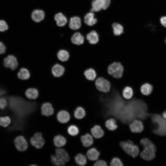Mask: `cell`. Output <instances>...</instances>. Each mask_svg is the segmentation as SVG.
<instances>
[{
    "mask_svg": "<svg viewBox=\"0 0 166 166\" xmlns=\"http://www.w3.org/2000/svg\"><path fill=\"white\" fill-rule=\"evenodd\" d=\"M3 63L5 67L13 70L17 69L19 65L17 58L13 54L9 55L5 58Z\"/></svg>",
    "mask_w": 166,
    "mask_h": 166,
    "instance_id": "9c48e42d",
    "label": "cell"
},
{
    "mask_svg": "<svg viewBox=\"0 0 166 166\" xmlns=\"http://www.w3.org/2000/svg\"><path fill=\"white\" fill-rule=\"evenodd\" d=\"M107 165L106 162L103 160H98L93 164L94 166H106Z\"/></svg>",
    "mask_w": 166,
    "mask_h": 166,
    "instance_id": "60d3db41",
    "label": "cell"
},
{
    "mask_svg": "<svg viewBox=\"0 0 166 166\" xmlns=\"http://www.w3.org/2000/svg\"><path fill=\"white\" fill-rule=\"evenodd\" d=\"M160 21L161 25L166 28V16L161 17Z\"/></svg>",
    "mask_w": 166,
    "mask_h": 166,
    "instance_id": "ee69618b",
    "label": "cell"
},
{
    "mask_svg": "<svg viewBox=\"0 0 166 166\" xmlns=\"http://www.w3.org/2000/svg\"><path fill=\"white\" fill-rule=\"evenodd\" d=\"M7 105L6 100L3 97L0 98V109H4Z\"/></svg>",
    "mask_w": 166,
    "mask_h": 166,
    "instance_id": "ab89813d",
    "label": "cell"
},
{
    "mask_svg": "<svg viewBox=\"0 0 166 166\" xmlns=\"http://www.w3.org/2000/svg\"><path fill=\"white\" fill-rule=\"evenodd\" d=\"M129 128L132 132L138 133L142 132L144 129V125L142 121L136 119L133 120L130 124Z\"/></svg>",
    "mask_w": 166,
    "mask_h": 166,
    "instance_id": "30bf717a",
    "label": "cell"
},
{
    "mask_svg": "<svg viewBox=\"0 0 166 166\" xmlns=\"http://www.w3.org/2000/svg\"><path fill=\"white\" fill-rule=\"evenodd\" d=\"M17 75L19 79L25 80H28L30 78V73L27 69L25 67H22L20 69L17 73Z\"/></svg>",
    "mask_w": 166,
    "mask_h": 166,
    "instance_id": "603a6c76",
    "label": "cell"
},
{
    "mask_svg": "<svg viewBox=\"0 0 166 166\" xmlns=\"http://www.w3.org/2000/svg\"><path fill=\"white\" fill-rule=\"evenodd\" d=\"M8 28V25L5 21L0 20V32H4L7 30Z\"/></svg>",
    "mask_w": 166,
    "mask_h": 166,
    "instance_id": "f35d334b",
    "label": "cell"
},
{
    "mask_svg": "<svg viewBox=\"0 0 166 166\" xmlns=\"http://www.w3.org/2000/svg\"><path fill=\"white\" fill-rule=\"evenodd\" d=\"M67 131L68 134L73 136H76L80 132V130L78 127L74 124L69 125L67 128Z\"/></svg>",
    "mask_w": 166,
    "mask_h": 166,
    "instance_id": "836d02e7",
    "label": "cell"
},
{
    "mask_svg": "<svg viewBox=\"0 0 166 166\" xmlns=\"http://www.w3.org/2000/svg\"><path fill=\"white\" fill-rule=\"evenodd\" d=\"M5 93V91L2 88H0V95L4 94Z\"/></svg>",
    "mask_w": 166,
    "mask_h": 166,
    "instance_id": "f6af8a7d",
    "label": "cell"
},
{
    "mask_svg": "<svg viewBox=\"0 0 166 166\" xmlns=\"http://www.w3.org/2000/svg\"><path fill=\"white\" fill-rule=\"evenodd\" d=\"M84 21L85 23L89 26H93L97 22V19L95 17L93 12H91L87 13L85 16Z\"/></svg>",
    "mask_w": 166,
    "mask_h": 166,
    "instance_id": "7402d4cb",
    "label": "cell"
},
{
    "mask_svg": "<svg viewBox=\"0 0 166 166\" xmlns=\"http://www.w3.org/2000/svg\"><path fill=\"white\" fill-rule=\"evenodd\" d=\"M25 94L27 98L30 100H35L38 97L39 91L38 89L34 87H30L26 91Z\"/></svg>",
    "mask_w": 166,
    "mask_h": 166,
    "instance_id": "ac0fdd59",
    "label": "cell"
},
{
    "mask_svg": "<svg viewBox=\"0 0 166 166\" xmlns=\"http://www.w3.org/2000/svg\"><path fill=\"white\" fill-rule=\"evenodd\" d=\"M69 52L65 49L59 50L57 53L58 59L62 62L67 61L69 58Z\"/></svg>",
    "mask_w": 166,
    "mask_h": 166,
    "instance_id": "f1b7e54d",
    "label": "cell"
},
{
    "mask_svg": "<svg viewBox=\"0 0 166 166\" xmlns=\"http://www.w3.org/2000/svg\"><path fill=\"white\" fill-rule=\"evenodd\" d=\"M65 70L64 67L59 63L55 64L51 68V72L53 75L57 77L62 76L64 74Z\"/></svg>",
    "mask_w": 166,
    "mask_h": 166,
    "instance_id": "4fadbf2b",
    "label": "cell"
},
{
    "mask_svg": "<svg viewBox=\"0 0 166 166\" xmlns=\"http://www.w3.org/2000/svg\"><path fill=\"white\" fill-rule=\"evenodd\" d=\"M86 155L88 158L89 160L95 161L98 159L100 153L97 149L92 148L88 150Z\"/></svg>",
    "mask_w": 166,
    "mask_h": 166,
    "instance_id": "d4e9b609",
    "label": "cell"
},
{
    "mask_svg": "<svg viewBox=\"0 0 166 166\" xmlns=\"http://www.w3.org/2000/svg\"><path fill=\"white\" fill-rule=\"evenodd\" d=\"M84 74L85 78L89 81H94L97 78V73L96 71L92 68L86 69L85 71Z\"/></svg>",
    "mask_w": 166,
    "mask_h": 166,
    "instance_id": "484cf974",
    "label": "cell"
},
{
    "mask_svg": "<svg viewBox=\"0 0 166 166\" xmlns=\"http://www.w3.org/2000/svg\"><path fill=\"white\" fill-rule=\"evenodd\" d=\"M6 48L3 43L0 42V54L4 53L6 51Z\"/></svg>",
    "mask_w": 166,
    "mask_h": 166,
    "instance_id": "b9f144b4",
    "label": "cell"
},
{
    "mask_svg": "<svg viewBox=\"0 0 166 166\" xmlns=\"http://www.w3.org/2000/svg\"><path fill=\"white\" fill-rule=\"evenodd\" d=\"M108 73L116 79L121 78L123 75L124 68L119 62H114L110 64L107 69Z\"/></svg>",
    "mask_w": 166,
    "mask_h": 166,
    "instance_id": "3957f363",
    "label": "cell"
},
{
    "mask_svg": "<svg viewBox=\"0 0 166 166\" xmlns=\"http://www.w3.org/2000/svg\"><path fill=\"white\" fill-rule=\"evenodd\" d=\"M54 19L56 21L57 25L59 27L65 26L67 22L66 17L61 12L56 14L54 17Z\"/></svg>",
    "mask_w": 166,
    "mask_h": 166,
    "instance_id": "44dd1931",
    "label": "cell"
},
{
    "mask_svg": "<svg viewBox=\"0 0 166 166\" xmlns=\"http://www.w3.org/2000/svg\"><path fill=\"white\" fill-rule=\"evenodd\" d=\"M95 83L97 89L101 92L107 93L110 90L111 84L110 82L103 77L97 78L95 81Z\"/></svg>",
    "mask_w": 166,
    "mask_h": 166,
    "instance_id": "5b68a950",
    "label": "cell"
},
{
    "mask_svg": "<svg viewBox=\"0 0 166 166\" xmlns=\"http://www.w3.org/2000/svg\"><path fill=\"white\" fill-rule=\"evenodd\" d=\"M113 29V32L114 35L116 36L121 35L124 32V28L121 24L117 23H113L112 25Z\"/></svg>",
    "mask_w": 166,
    "mask_h": 166,
    "instance_id": "d6a6232c",
    "label": "cell"
},
{
    "mask_svg": "<svg viewBox=\"0 0 166 166\" xmlns=\"http://www.w3.org/2000/svg\"><path fill=\"white\" fill-rule=\"evenodd\" d=\"M76 164L80 166H84L87 164V159L85 155L81 153L77 154L74 157Z\"/></svg>",
    "mask_w": 166,
    "mask_h": 166,
    "instance_id": "4dcf8cb0",
    "label": "cell"
},
{
    "mask_svg": "<svg viewBox=\"0 0 166 166\" xmlns=\"http://www.w3.org/2000/svg\"><path fill=\"white\" fill-rule=\"evenodd\" d=\"M156 147L153 144L151 145L144 148V149L140 154V156L146 160H151L155 157Z\"/></svg>",
    "mask_w": 166,
    "mask_h": 166,
    "instance_id": "52a82bcc",
    "label": "cell"
},
{
    "mask_svg": "<svg viewBox=\"0 0 166 166\" xmlns=\"http://www.w3.org/2000/svg\"><path fill=\"white\" fill-rule=\"evenodd\" d=\"M165 42H166V38L165 39Z\"/></svg>",
    "mask_w": 166,
    "mask_h": 166,
    "instance_id": "7dc6e473",
    "label": "cell"
},
{
    "mask_svg": "<svg viewBox=\"0 0 166 166\" xmlns=\"http://www.w3.org/2000/svg\"><path fill=\"white\" fill-rule=\"evenodd\" d=\"M53 142L56 148H62L66 144L67 140L63 136L58 134L54 136L53 139Z\"/></svg>",
    "mask_w": 166,
    "mask_h": 166,
    "instance_id": "9a60e30c",
    "label": "cell"
},
{
    "mask_svg": "<svg viewBox=\"0 0 166 166\" xmlns=\"http://www.w3.org/2000/svg\"><path fill=\"white\" fill-rule=\"evenodd\" d=\"M41 113L42 115L49 117L52 115L54 113V109L52 104L49 102H45L42 105Z\"/></svg>",
    "mask_w": 166,
    "mask_h": 166,
    "instance_id": "8fae6325",
    "label": "cell"
},
{
    "mask_svg": "<svg viewBox=\"0 0 166 166\" xmlns=\"http://www.w3.org/2000/svg\"><path fill=\"white\" fill-rule=\"evenodd\" d=\"M91 5V12H97L103 9L104 2L103 0H94L93 1Z\"/></svg>",
    "mask_w": 166,
    "mask_h": 166,
    "instance_id": "4316f807",
    "label": "cell"
},
{
    "mask_svg": "<svg viewBox=\"0 0 166 166\" xmlns=\"http://www.w3.org/2000/svg\"><path fill=\"white\" fill-rule=\"evenodd\" d=\"M11 122V119L9 117L6 116L0 117V125L2 127H7L10 124Z\"/></svg>",
    "mask_w": 166,
    "mask_h": 166,
    "instance_id": "d590c367",
    "label": "cell"
},
{
    "mask_svg": "<svg viewBox=\"0 0 166 166\" xmlns=\"http://www.w3.org/2000/svg\"><path fill=\"white\" fill-rule=\"evenodd\" d=\"M45 15V13L42 10L36 9L34 10L32 12L31 18L34 22H39L44 19Z\"/></svg>",
    "mask_w": 166,
    "mask_h": 166,
    "instance_id": "ffe728a7",
    "label": "cell"
},
{
    "mask_svg": "<svg viewBox=\"0 0 166 166\" xmlns=\"http://www.w3.org/2000/svg\"><path fill=\"white\" fill-rule=\"evenodd\" d=\"M162 115L163 117L166 120V110L163 112Z\"/></svg>",
    "mask_w": 166,
    "mask_h": 166,
    "instance_id": "bcb514c9",
    "label": "cell"
},
{
    "mask_svg": "<svg viewBox=\"0 0 166 166\" xmlns=\"http://www.w3.org/2000/svg\"><path fill=\"white\" fill-rule=\"evenodd\" d=\"M70 160L68 153L63 148H56L55 154L51 156L53 166H66Z\"/></svg>",
    "mask_w": 166,
    "mask_h": 166,
    "instance_id": "7a4b0ae2",
    "label": "cell"
},
{
    "mask_svg": "<svg viewBox=\"0 0 166 166\" xmlns=\"http://www.w3.org/2000/svg\"><path fill=\"white\" fill-rule=\"evenodd\" d=\"M105 126L106 128L110 131H114L117 129V125L116 120L113 118L107 120L105 122Z\"/></svg>",
    "mask_w": 166,
    "mask_h": 166,
    "instance_id": "e575fe53",
    "label": "cell"
},
{
    "mask_svg": "<svg viewBox=\"0 0 166 166\" xmlns=\"http://www.w3.org/2000/svg\"><path fill=\"white\" fill-rule=\"evenodd\" d=\"M140 143L144 148L149 146L153 144L150 140L147 138L141 139L140 141Z\"/></svg>",
    "mask_w": 166,
    "mask_h": 166,
    "instance_id": "8d00e7d4",
    "label": "cell"
},
{
    "mask_svg": "<svg viewBox=\"0 0 166 166\" xmlns=\"http://www.w3.org/2000/svg\"><path fill=\"white\" fill-rule=\"evenodd\" d=\"M86 38L89 43L91 45L96 44L99 41V35L94 30L91 31L88 33L86 36Z\"/></svg>",
    "mask_w": 166,
    "mask_h": 166,
    "instance_id": "5bb4252c",
    "label": "cell"
},
{
    "mask_svg": "<svg viewBox=\"0 0 166 166\" xmlns=\"http://www.w3.org/2000/svg\"><path fill=\"white\" fill-rule=\"evenodd\" d=\"M150 116L153 125V133L160 136H166V120L158 114H152Z\"/></svg>",
    "mask_w": 166,
    "mask_h": 166,
    "instance_id": "6da1fadb",
    "label": "cell"
},
{
    "mask_svg": "<svg viewBox=\"0 0 166 166\" xmlns=\"http://www.w3.org/2000/svg\"><path fill=\"white\" fill-rule=\"evenodd\" d=\"M104 2L103 9H106L109 6L110 3V0H103Z\"/></svg>",
    "mask_w": 166,
    "mask_h": 166,
    "instance_id": "7bdbcfd3",
    "label": "cell"
},
{
    "mask_svg": "<svg viewBox=\"0 0 166 166\" xmlns=\"http://www.w3.org/2000/svg\"><path fill=\"white\" fill-rule=\"evenodd\" d=\"M80 139L82 144L85 147H89L93 143V137L92 135L89 133H86L81 136Z\"/></svg>",
    "mask_w": 166,
    "mask_h": 166,
    "instance_id": "e0dca14e",
    "label": "cell"
},
{
    "mask_svg": "<svg viewBox=\"0 0 166 166\" xmlns=\"http://www.w3.org/2000/svg\"><path fill=\"white\" fill-rule=\"evenodd\" d=\"M15 147L16 149L20 152L24 151L28 147V143L26 138L23 135L16 136L14 140Z\"/></svg>",
    "mask_w": 166,
    "mask_h": 166,
    "instance_id": "ba28073f",
    "label": "cell"
},
{
    "mask_svg": "<svg viewBox=\"0 0 166 166\" xmlns=\"http://www.w3.org/2000/svg\"><path fill=\"white\" fill-rule=\"evenodd\" d=\"M153 90V87L148 83H145L142 84L140 88V90L142 94L144 95H149Z\"/></svg>",
    "mask_w": 166,
    "mask_h": 166,
    "instance_id": "1f68e13d",
    "label": "cell"
},
{
    "mask_svg": "<svg viewBox=\"0 0 166 166\" xmlns=\"http://www.w3.org/2000/svg\"><path fill=\"white\" fill-rule=\"evenodd\" d=\"M70 40L71 42L76 45L83 44L85 41L84 37L80 32L74 33L71 37Z\"/></svg>",
    "mask_w": 166,
    "mask_h": 166,
    "instance_id": "2e32d148",
    "label": "cell"
},
{
    "mask_svg": "<svg viewBox=\"0 0 166 166\" xmlns=\"http://www.w3.org/2000/svg\"><path fill=\"white\" fill-rule=\"evenodd\" d=\"M91 132L93 136L97 139L102 137L104 134V131L101 127L97 125L92 128Z\"/></svg>",
    "mask_w": 166,
    "mask_h": 166,
    "instance_id": "cb8c5ba5",
    "label": "cell"
},
{
    "mask_svg": "<svg viewBox=\"0 0 166 166\" xmlns=\"http://www.w3.org/2000/svg\"><path fill=\"white\" fill-rule=\"evenodd\" d=\"M56 117L57 121L60 123L63 124L68 122L70 119L69 113L65 110H62L59 111Z\"/></svg>",
    "mask_w": 166,
    "mask_h": 166,
    "instance_id": "7c38bea8",
    "label": "cell"
},
{
    "mask_svg": "<svg viewBox=\"0 0 166 166\" xmlns=\"http://www.w3.org/2000/svg\"><path fill=\"white\" fill-rule=\"evenodd\" d=\"M110 164L112 166H122L123 165L121 160L117 157H114L111 160Z\"/></svg>",
    "mask_w": 166,
    "mask_h": 166,
    "instance_id": "74e56055",
    "label": "cell"
},
{
    "mask_svg": "<svg viewBox=\"0 0 166 166\" xmlns=\"http://www.w3.org/2000/svg\"><path fill=\"white\" fill-rule=\"evenodd\" d=\"M75 118L78 120L82 119L85 116L86 112L84 109L81 106H77L73 112Z\"/></svg>",
    "mask_w": 166,
    "mask_h": 166,
    "instance_id": "f546056e",
    "label": "cell"
},
{
    "mask_svg": "<svg viewBox=\"0 0 166 166\" xmlns=\"http://www.w3.org/2000/svg\"><path fill=\"white\" fill-rule=\"evenodd\" d=\"M120 145L127 154L133 158L136 157L139 154V147L134 144L131 140L122 141L120 143Z\"/></svg>",
    "mask_w": 166,
    "mask_h": 166,
    "instance_id": "277c9868",
    "label": "cell"
},
{
    "mask_svg": "<svg viewBox=\"0 0 166 166\" xmlns=\"http://www.w3.org/2000/svg\"><path fill=\"white\" fill-rule=\"evenodd\" d=\"M122 95V97L126 100H129L133 97L134 95V91L131 86H127L123 89Z\"/></svg>",
    "mask_w": 166,
    "mask_h": 166,
    "instance_id": "83f0119b",
    "label": "cell"
},
{
    "mask_svg": "<svg viewBox=\"0 0 166 166\" xmlns=\"http://www.w3.org/2000/svg\"><path fill=\"white\" fill-rule=\"evenodd\" d=\"M81 18L77 16L71 17L69 20V26L72 30H75L79 29L81 26Z\"/></svg>",
    "mask_w": 166,
    "mask_h": 166,
    "instance_id": "d6986e66",
    "label": "cell"
},
{
    "mask_svg": "<svg viewBox=\"0 0 166 166\" xmlns=\"http://www.w3.org/2000/svg\"><path fill=\"white\" fill-rule=\"evenodd\" d=\"M45 140L40 132H36L30 138V145L28 147L32 146L38 149L41 148L45 144Z\"/></svg>",
    "mask_w": 166,
    "mask_h": 166,
    "instance_id": "8992f818",
    "label": "cell"
}]
</instances>
